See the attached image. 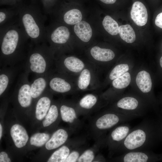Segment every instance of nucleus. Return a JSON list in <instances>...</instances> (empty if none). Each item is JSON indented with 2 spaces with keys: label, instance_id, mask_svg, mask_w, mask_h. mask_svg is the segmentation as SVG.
<instances>
[{
  "label": "nucleus",
  "instance_id": "obj_7",
  "mask_svg": "<svg viewBox=\"0 0 162 162\" xmlns=\"http://www.w3.org/2000/svg\"><path fill=\"white\" fill-rule=\"evenodd\" d=\"M90 63L72 56L62 55L55 57L54 70L75 80Z\"/></svg>",
  "mask_w": 162,
  "mask_h": 162
},
{
  "label": "nucleus",
  "instance_id": "obj_20",
  "mask_svg": "<svg viewBox=\"0 0 162 162\" xmlns=\"http://www.w3.org/2000/svg\"><path fill=\"white\" fill-rule=\"evenodd\" d=\"M130 16L138 26H142L146 23L148 18L147 11L142 3L136 1L133 3L130 11Z\"/></svg>",
  "mask_w": 162,
  "mask_h": 162
},
{
  "label": "nucleus",
  "instance_id": "obj_40",
  "mask_svg": "<svg viewBox=\"0 0 162 162\" xmlns=\"http://www.w3.org/2000/svg\"><path fill=\"white\" fill-rule=\"evenodd\" d=\"M161 138H162V123L159 124Z\"/></svg>",
  "mask_w": 162,
  "mask_h": 162
},
{
  "label": "nucleus",
  "instance_id": "obj_13",
  "mask_svg": "<svg viewBox=\"0 0 162 162\" xmlns=\"http://www.w3.org/2000/svg\"><path fill=\"white\" fill-rule=\"evenodd\" d=\"M112 161L119 162H152L162 161V154H157L150 150L127 152L113 158Z\"/></svg>",
  "mask_w": 162,
  "mask_h": 162
},
{
  "label": "nucleus",
  "instance_id": "obj_11",
  "mask_svg": "<svg viewBox=\"0 0 162 162\" xmlns=\"http://www.w3.org/2000/svg\"><path fill=\"white\" fill-rule=\"evenodd\" d=\"M29 74L25 71L20 74L14 88V94L18 104L23 108L30 106L33 100L30 90L31 82L28 79Z\"/></svg>",
  "mask_w": 162,
  "mask_h": 162
},
{
  "label": "nucleus",
  "instance_id": "obj_29",
  "mask_svg": "<svg viewBox=\"0 0 162 162\" xmlns=\"http://www.w3.org/2000/svg\"><path fill=\"white\" fill-rule=\"evenodd\" d=\"M118 33L121 38L127 43H132L136 40L134 30L129 24L122 25L119 27Z\"/></svg>",
  "mask_w": 162,
  "mask_h": 162
},
{
  "label": "nucleus",
  "instance_id": "obj_10",
  "mask_svg": "<svg viewBox=\"0 0 162 162\" xmlns=\"http://www.w3.org/2000/svg\"><path fill=\"white\" fill-rule=\"evenodd\" d=\"M104 99L98 91L86 93L74 100L80 116H86L99 110L103 106Z\"/></svg>",
  "mask_w": 162,
  "mask_h": 162
},
{
  "label": "nucleus",
  "instance_id": "obj_16",
  "mask_svg": "<svg viewBox=\"0 0 162 162\" xmlns=\"http://www.w3.org/2000/svg\"><path fill=\"white\" fill-rule=\"evenodd\" d=\"M89 54L90 58L88 61L93 65L99 71L103 63L111 61L115 56V53L111 50L101 48L97 46L91 48Z\"/></svg>",
  "mask_w": 162,
  "mask_h": 162
},
{
  "label": "nucleus",
  "instance_id": "obj_17",
  "mask_svg": "<svg viewBox=\"0 0 162 162\" xmlns=\"http://www.w3.org/2000/svg\"><path fill=\"white\" fill-rule=\"evenodd\" d=\"M20 66L1 67L0 69V95H3L8 90L15 78L18 74Z\"/></svg>",
  "mask_w": 162,
  "mask_h": 162
},
{
  "label": "nucleus",
  "instance_id": "obj_22",
  "mask_svg": "<svg viewBox=\"0 0 162 162\" xmlns=\"http://www.w3.org/2000/svg\"><path fill=\"white\" fill-rule=\"evenodd\" d=\"M69 137L68 133L63 129H59L52 134L45 145L46 149L51 150L57 148L64 144Z\"/></svg>",
  "mask_w": 162,
  "mask_h": 162
},
{
  "label": "nucleus",
  "instance_id": "obj_9",
  "mask_svg": "<svg viewBox=\"0 0 162 162\" xmlns=\"http://www.w3.org/2000/svg\"><path fill=\"white\" fill-rule=\"evenodd\" d=\"M99 70L90 63L80 73L76 80L78 92L98 91L100 86Z\"/></svg>",
  "mask_w": 162,
  "mask_h": 162
},
{
  "label": "nucleus",
  "instance_id": "obj_28",
  "mask_svg": "<svg viewBox=\"0 0 162 162\" xmlns=\"http://www.w3.org/2000/svg\"><path fill=\"white\" fill-rule=\"evenodd\" d=\"M82 19V15L81 11L76 9L66 11L63 16V21L68 25H76L80 22Z\"/></svg>",
  "mask_w": 162,
  "mask_h": 162
},
{
  "label": "nucleus",
  "instance_id": "obj_35",
  "mask_svg": "<svg viewBox=\"0 0 162 162\" xmlns=\"http://www.w3.org/2000/svg\"><path fill=\"white\" fill-rule=\"evenodd\" d=\"M79 147L74 148L70 152L65 162H77L80 156L86 149L84 147Z\"/></svg>",
  "mask_w": 162,
  "mask_h": 162
},
{
  "label": "nucleus",
  "instance_id": "obj_3",
  "mask_svg": "<svg viewBox=\"0 0 162 162\" xmlns=\"http://www.w3.org/2000/svg\"><path fill=\"white\" fill-rule=\"evenodd\" d=\"M18 22L34 44L46 42V17L37 9L31 8L19 9Z\"/></svg>",
  "mask_w": 162,
  "mask_h": 162
},
{
  "label": "nucleus",
  "instance_id": "obj_23",
  "mask_svg": "<svg viewBox=\"0 0 162 162\" xmlns=\"http://www.w3.org/2000/svg\"><path fill=\"white\" fill-rule=\"evenodd\" d=\"M10 133L15 146L21 148L26 145L28 139L25 129L19 124H16L11 127Z\"/></svg>",
  "mask_w": 162,
  "mask_h": 162
},
{
  "label": "nucleus",
  "instance_id": "obj_5",
  "mask_svg": "<svg viewBox=\"0 0 162 162\" xmlns=\"http://www.w3.org/2000/svg\"><path fill=\"white\" fill-rule=\"evenodd\" d=\"M137 117L109 109L99 113L92 120L91 125L92 132L97 140L105 136L106 132L115 126Z\"/></svg>",
  "mask_w": 162,
  "mask_h": 162
},
{
  "label": "nucleus",
  "instance_id": "obj_14",
  "mask_svg": "<svg viewBox=\"0 0 162 162\" xmlns=\"http://www.w3.org/2000/svg\"><path fill=\"white\" fill-rule=\"evenodd\" d=\"M59 112L62 120L69 123L72 130L76 132L81 127L80 116L74 100L59 103Z\"/></svg>",
  "mask_w": 162,
  "mask_h": 162
},
{
  "label": "nucleus",
  "instance_id": "obj_36",
  "mask_svg": "<svg viewBox=\"0 0 162 162\" xmlns=\"http://www.w3.org/2000/svg\"><path fill=\"white\" fill-rule=\"evenodd\" d=\"M0 162H10L11 160L5 152H2L0 153Z\"/></svg>",
  "mask_w": 162,
  "mask_h": 162
},
{
  "label": "nucleus",
  "instance_id": "obj_32",
  "mask_svg": "<svg viewBox=\"0 0 162 162\" xmlns=\"http://www.w3.org/2000/svg\"><path fill=\"white\" fill-rule=\"evenodd\" d=\"M130 74L126 72L122 75L114 80L112 82L113 87L116 89H122L127 87L131 81Z\"/></svg>",
  "mask_w": 162,
  "mask_h": 162
},
{
  "label": "nucleus",
  "instance_id": "obj_41",
  "mask_svg": "<svg viewBox=\"0 0 162 162\" xmlns=\"http://www.w3.org/2000/svg\"><path fill=\"white\" fill-rule=\"evenodd\" d=\"M159 64L160 68L162 69V56L161 57L160 59Z\"/></svg>",
  "mask_w": 162,
  "mask_h": 162
},
{
  "label": "nucleus",
  "instance_id": "obj_34",
  "mask_svg": "<svg viewBox=\"0 0 162 162\" xmlns=\"http://www.w3.org/2000/svg\"><path fill=\"white\" fill-rule=\"evenodd\" d=\"M50 136L45 133H37L31 137L30 142L31 145L37 147L43 146L50 139Z\"/></svg>",
  "mask_w": 162,
  "mask_h": 162
},
{
  "label": "nucleus",
  "instance_id": "obj_6",
  "mask_svg": "<svg viewBox=\"0 0 162 162\" xmlns=\"http://www.w3.org/2000/svg\"><path fill=\"white\" fill-rule=\"evenodd\" d=\"M70 33L66 26L61 25L56 27L52 26H46V42L56 56L64 54L68 49L67 43Z\"/></svg>",
  "mask_w": 162,
  "mask_h": 162
},
{
  "label": "nucleus",
  "instance_id": "obj_24",
  "mask_svg": "<svg viewBox=\"0 0 162 162\" xmlns=\"http://www.w3.org/2000/svg\"><path fill=\"white\" fill-rule=\"evenodd\" d=\"M18 10L19 9L0 10V29L11 26L18 22Z\"/></svg>",
  "mask_w": 162,
  "mask_h": 162
},
{
  "label": "nucleus",
  "instance_id": "obj_42",
  "mask_svg": "<svg viewBox=\"0 0 162 162\" xmlns=\"http://www.w3.org/2000/svg\"><path fill=\"white\" fill-rule=\"evenodd\" d=\"M46 0V2H47V0Z\"/></svg>",
  "mask_w": 162,
  "mask_h": 162
},
{
  "label": "nucleus",
  "instance_id": "obj_15",
  "mask_svg": "<svg viewBox=\"0 0 162 162\" xmlns=\"http://www.w3.org/2000/svg\"><path fill=\"white\" fill-rule=\"evenodd\" d=\"M140 102L135 98L127 96L117 100L110 109L127 115H135L139 117L144 116V110L140 108Z\"/></svg>",
  "mask_w": 162,
  "mask_h": 162
},
{
  "label": "nucleus",
  "instance_id": "obj_31",
  "mask_svg": "<svg viewBox=\"0 0 162 162\" xmlns=\"http://www.w3.org/2000/svg\"><path fill=\"white\" fill-rule=\"evenodd\" d=\"M102 24L105 29L111 35H115L118 34V24L110 16L107 15L104 17Z\"/></svg>",
  "mask_w": 162,
  "mask_h": 162
},
{
  "label": "nucleus",
  "instance_id": "obj_12",
  "mask_svg": "<svg viewBox=\"0 0 162 162\" xmlns=\"http://www.w3.org/2000/svg\"><path fill=\"white\" fill-rule=\"evenodd\" d=\"M131 129L128 124H119L110 130L106 137V145L107 146L110 157L114 154Z\"/></svg>",
  "mask_w": 162,
  "mask_h": 162
},
{
  "label": "nucleus",
  "instance_id": "obj_4",
  "mask_svg": "<svg viewBox=\"0 0 162 162\" xmlns=\"http://www.w3.org/2000/svg\"><path fill=\"white\" fill-rule=\"evenodd\" d=\"M46 43L29 45L24 66L28 74L43 75L53 69L55 55Z\"/></svg>",
  "mask_w": 162,
  "mask_h": 162
},
{
  "label": "nucleus",
  "instance_id": "obj_26",
  "mask_svg": "<svg viewBox=\"0 0 162 162\" xmlns=\"http://www.w3.org/2000/svg\"><path fill=\"white\" fill-rule=\"evenodd\" d=\"M136 84L140 90L143 93L149 92L152 89V81L150 74L145 70L139 72L136 79Z\"/></svg>",
  "mask_w": 162,
  "mask_h": 162
},
{
  "label": "nucleus",
  "instance_id": "obj_38",
  "mask_svg": "<svg viewBox=\"0 0 162 162\" xmlns=\"http://www.w3.org/2000/svg\"><path fill=\"white\" fill-rule=\"evenodd\" d=\"M101 2L106 4H112L115 3L116 0H100Z\"/></svg>",
  "mask_w": 162,
  "mask_h": 162
},
{
  "label": "nucleus",
  "instance_id": "obj_27",
  "mask_svg": "<svg viewBox=\"0 0 162 162\" xmlns=\"http://www.w3.org/2000/svg\"><path fill=\"white\" fill-rule=\"evenodd\" d=\"M68 146H63L55 151L48 159V162H65L71 149Z\"/></svg>",
  "mask_w": 162,
  "mask_h": 162
},
{
  "label": "nucleus",
  "instance_id": "obj_30",
  "mask_svg": "<svg viewBox=\"0 0 162 162\" xmlns=\"http://www.w3.org/2000/svg\"><path fill=\"white\" fill-rule=\"evenodd\" d=\"M59 104L57 103L52 104L42 123L44 127H47L57 119L59 115Z\"/></svg>",
  "mask_w": 162,
  "mask_h": 162
},
{
  "label": "nucleus",
  "instance_id": "obj_21",
  "mask_svg": "<svg viewBox=\"0 0 162 162\" xmlns=\"http://www.w3.org/2000/svg\"><path fill=\"white\" fill-rule=\"evenodd\" d=\"M106 137L97 140L96 144L92 147L86 149L79 157L77 162H95L97 157L98 152L99 148L102 146H106Z\"/></svg>",
  "mask_w": 162,
  "mask_h": 162
},
{
  "label": "nucleus",
  "instance_id": "obj_37",
  "mask_svg": "<svg viewBox=\"0 0 162 162\" xmlns=\"http://www.w3.org/2000/svg\"><path fill=\"white\" fill-rule=\"evenodd\" d=\"M155 23L157 26L162 28V12L159 13L157 16Z\"/></svg>",
  "mask_w": 162,
  "mask_h": 162
},
{
  "label": "nucleus",
  "instance_id": "obj_18",
  "mask_svg": "<svg viewBox=\"0 0 162 162\" xmlns=\"http://www.w3.org/2000/svg\"><path fill=\"white\" fill-rule=\"evenodd\" d=\"M52 70L45 74L35 76L31 82L30 90L33 99L39 98L48 88L49 78Z\"/></svg>",
  "mask_w": 162,
  "mask_h": 162
},
{
  "label": "nucleus",
  "instance_id": "obj_1",
  "mask_svg": "<svg viewBox=\"0 0 162 162\" xmlns=\"http://www.w3.org/2000/svg\"><path fill=\"white\" fill-rule=\"evenodd\" d=\"M29 40L18 22L0 29L1 68L17 65L25 61Z\"/></svg>",
  "mask_w": 162,
  "mask_h": 162
},
{
  "label": "nucleus",
  "instance_id": "obj_33",
  "mask_svg": "<svg viewBox=\"0 0 162 162\" xmlns=\"http://www.w3.org/2000/svg\"><path fill=\"white\" fill-rule=\"evenodd\" d=\"M129 69V66L127 64H117L110 72L108 76L109 79L110 80L113 81L127 72Z\"/></svg>",
  "mask_w": 162,
  "mask_h": 162
},
{
  "label": "nucleus",
  "instance_id": "obj_2",
  "mask_svg": "<svg viewBox=\"0 0 162 162\" xmlns=\"http://www.w3.org/2000/svg\"><path fill=\"white\" fill-rule=\"evenodd\" d=\"M161 138L159 124L149 119L131 129L116 153L150 150Z\"/></svg>",
  "mask_w": 162,
  "mask_h": 162
},
{
  "label": "nucleus",
  "instance_id": "obj_39",
  "mask_svg": "<svg viewBox=\"0 0 162 162\" xmlns=\"http://www.w3.org/2000/svg\"><path fill=\"white\" fill-rule=\"evenodd\" d=\"M2 126L1 124H0V140L2 136Z\"/></svg>",
  "mask_w": 162,
  "mask_h": 162
},
{
  "label": "nucleus",
  "instance_id": "obj_19",
  "mask_svg": "<svg viewBox=\"0 0 162 162\" xmlns=\"http://www.w3.org/2000/svg\"><path fill=\"white\" fill-rule=\"evenodd\" d=\"M52 94L48 87L37 100L35 114L38 120H42L46 115L52 103L51 97Z\"/></svg>",
  "mask_w": 162,
  "mask_h": 162
},
{
  "label": "nucleus",
  "instance_id": "obj_8",
  "mask_svg": "<svg viewBox=\"0 0 162 162\" xmlns=\"http://www.w3.org/2000/svg\"><path fill=\"white\" fill-rule=\"evenodd\" d=\"M48 87L52 93L74 94L78 93L76 80L56 71L54 69L49 77Z\"/></svg>",
  "mask_w": 162,
  "mask_h": 162
},
{
  "label": "nucleus",
  "instance_id": "obj_25",
  "mask_svg": "<svg viewBox=\"0 0 162 162\" xmlns=\"http://www.w3.org/2000/svg\"><path fill=\"white\" fill-rule=\"evenodd\" d=\"M74 30L77 36L83 42H88L92 37V29L89 24L86 21H81L75 25Z\"/></svg>",
  "mask_w": 162,
  "mask_h": 162
}]
</instances>
